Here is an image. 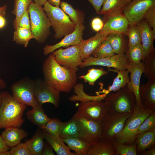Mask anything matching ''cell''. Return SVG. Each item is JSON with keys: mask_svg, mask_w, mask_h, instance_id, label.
I'll use <instances>...</instances> for the list:
<instances>
[{"mask_svg": "<svg viewBox=\"0 0 155 155\" xmlns=\"http://www.w3.org/2000/svg\"><path fill=\"white\" fill-rule=\"evenodd\" d=\"M42 71L44 82L60 92H69L77 82V71L60 65L53 54L44 61Z\"/></svg>", "mask_w": 155, "mask_h": 155, "instance_id": "1", "label": "cell"}, {"mask_svg": "<svg viewBox=\"0 0 155 155\" xmlns=\"http://www.w3.org/2000/svg\"><path fill=\"white\" fill-rule=\"evenodd\" d=\"M0 106V129L20 127L24 121L23 118L26 105L15 100L6 91L1 92Z\"/></svg>", "mask_w": 155, "mask_h": 155, "instance_id": "2", "label": "cell"}, {"mask_svg": "<svg viewBox=\"0 0 155 155\" xmlns=\"http://www.w3.org/2000/svg\"><path fill=\"white\" fill-rule=\"evenodd\" d=\"M155 112V109L136 105L131 115L126 121L123 129L114 140L126 144H130L135 142L140 126L148 117Z\"/></svg>", "mask_w": 155, "mask_h": 155, "instance_id": "3", "label": "cell"}, {"mask_svg": "<svg viewBox=\"0 0 155 155\" xmlns=\"http://www.w3.org/2000/svg\"><path fill=\"white\" fill-rule=\"evenodd\" d=\"M30 22V30L34 39L39 43H44L50 34L51 24L42 6L33 2L28 9Z\"/></svg>", "mask_w": 155, "mask_h": 155, "instance_id": "4", "label": "cell"}, {"mask_svg": "<svg viewBox=\"0 0 155 155\" xmlns=\"http://www.w3.org/2000/svg\"><path fill=\"white\" fill-rule=\"evenodd\" d=\"M104 100L108 112L113 113L131 112L136 105L135 96L127 85L115 93H109Z\"/></svg>", "mask_w": 155, "mask_h": 155, "instance_id": "5", "label": "cell"}, {"mask_svg": "<svg viewBox=\"0 0 155 155\" xmlns=\"http://www.w3.org/2000/svg\"><path fill=\"white\" fill-rule=\"evenodd\" d=\"M43 8L55 31L56 39H60L74 30L76 25L59 7L53 6L47 1Z\"/></svg>", "mask_w": 155, "mask_h": 155, "instance_id": "6", "label": "cell"}, {"mask_svg": "<svg viewBox=\"0 0 155 155\" xmlns=\"http://www.w3.org/2000/svg\"><path fill=\"white\" fill-rule=\"evenodd\" d=\"M132 112L124 113L108 112L100 122V140L112 141L123 129Z\"/></svg>", "mask_w": 155, "mask_h": 155, "instance_id": "7", "label": "cell"}, {"mask_svg": "<svg viewBox=\"0 0 155 155\" xmlns=\"http://www.w3.org/2000/svg\"><path fill=\"white\" fill-rule=\"evenodd\" d=\"M35 81L24 78L13 84L11 87L12 96L20 102L32 106L37 104L34 96Z\"/></svg>", "mask_w": 155, "mask_h": 155, "instance_id": "8", "label": "cell"}, {"mask_svg": "<svg viewBox=\"0 0 155 155\" xmlns=\"http://www.w3.org/2000/svg\"><path fill=\"white\" fill-rule=\"evenodd\" d=\"M155 5V0H131L123 9V15L130 26L138 24L143 20L147 10Z\"/></svg>", "mask_w": 155, "mask_h": 155, "instance_id": "9", "label": "cell"}, {"mask_svg": "<svg viewBox=\"0 0 155 155\" xmlns=\"http://www.w3.org/2000/svg\"><path fill=\"white\" fill-rule=\"evenodd\" d=\"M55 59L60 65L78 71L82 60L79 45H73L65 49L59 48L52 53Z\"/></svg>", "mask_w": 155, "mask_h": 155, "instance_id": "10", "label": "cell"}, {"mask_svg": "<svg viewBox=\"0 0 155 155\" xmlns=\"http://www.w3.org/2000/svg\"><path fill=\"white\" fill-rule=\"evenodd\" d=\"M129 64L125 54H119L103 58L90 56L82 60L79 67L83 68L88 66L97 65L113 67L118 70H125L127 69Z\"/></svg>", "mask_w": 155, "mask_h": 155, "instance_id": "11", "label": "cell"}, {"mask_svg": "<svg viewBox=\"0 0 155 155\" xmlns=\"http://www.w3.org/2000/svg\"><path fill=\"white\" fill-rule=\"evenodd\" d=\"M35 81L34 96L37 104L42 106L45 103H49L58 108L60 100V92L41 79H38Z\"/></svg>", "mask_w": 155, "mask_h": 155, "instance_id": "12", "label": "cell"}, {"mask_svg": "<svg viewBox=\"0 0 155 155\" xmlns=\"http://www.w3.org/2000/svg\"><path fill=\"white\" fill-rule=\"evenodd\" d=\"M108 112L106 104L102 100L80 102L76 113L88 119L100 122Z\"/></svg>", "mask_w": 155, "mask_h": 155, "instance_id": "13", "label": "cell"}, {"mask_svg": "<svg viewBox=\"0 0 155 155\" xmlns=\"http://www.w3.org/2000/svg\"><path fill=\"white\" fill-rule=\"evenodd\" d=\"M75 114L79 126V137L90 145L100 140V122L88 119L77 113Z\"/></svg>", "mask_w": 155, "mask_h": 155, "instance_id": "14", "label": "cell"}, {"mask_svg": "<svg viewBox=\"0 0 155 155\" xmlns=\"http://www.w3.org/2000/svg\"><path fill=\"white\" fill-rule=\"evenodd\" d=\"M106 20L102 28L94 36H107L110 34H126L129 26L127 19L122 13L106 16Z\"/></svg>", "mask_w": 155, "mask_h": 155, "instance_id": "15", "label": "cell"}, {"mask_svg": "<svg viewBox=\"0 0 155 155\" xmlns=\"http://www.w3.org/2000/svg\"><path fill=\"white\" fill-rule=\"evenodd\" d=\"M85 29L83 24L76 25L74 30L65 36L59 42L53 45H45L43 49L44 55H46L61 47L79 45L84 40L83 36Z\"/></svg>", "mask_w": 155, "mask_h": 155, "instance_id": "16", "label": "cell"}, {"mask_svg": "<svg viewBox=\"0 0 155 155\" xmlns=\"http://www.w3.org/2000/svg\"><path fill=\"white\" fill-rule=\"evenodd\" d=\"M127 70L130 74V81L127 85L135 96L136 105L143 107L140 99L139 89L140 79L144 72L143 63L141 62L136 64L129 63L127 66Z\"/></svg>", "mask_w": 155, "mask_h": 155, "instance_id": "17", "label": "cell"}, {"mask_svg": "<svg viewBox=\"0 0 155 155\" xmlns=\"http://www.w3.org/2000/svg\"><path fill=\"white\" fill-rule=\"evenodd\" d=\"M137 25L141 30L143 52L142 61H143L147 56L155 50L153 43L155 34L145 20H142Z\"/></svg>", "mask_w": 155, "mask_h": 155, "instance_id": "18", "label": "cell"}, {"mask_svg": "<svg viewBox=\"0 0 155 155\" xmlns=\"http://www.w3.org/2000/svg\"><path fill=\"white\" fill-rule=\"evenodd\" d=\"M139 94L143 107L155 109V79H148L146 83L140 85Z\"/></svg>", "mask_w": 155, "mask_h": 155, "instance_id": "19", "label": "cell"}, {"mask_svg": "<svg viewBox=\"0 0 155 155\" xmlns=\"http://www.w3.org/2000/svg\"><path fill=\"white\" fill-rule=\"evenodd\" d=\"M1 135L7 146L11 148L20 143L27 136L28 133L19 127H9L5 129Z\"/></svg>", "mask_w": 155, "mask_h": 155, "instance_id": "20", "label": "cell"}, {"mask_svg": "<svg viewBox=\"0 0 155 155\" xmlns=\"http://www.w3.org/2000/svg\"><path fill=\"white\" fill-rule=\"evenodd\" d=\"M137 154L155 146V128L136 136L135 140Z\"/></svg>", "mask_w": 155, "mask_h": 155, "instance_id": "21", "label": "cell"}, {"mask_svg": "<svg viewBox=\"0 0 155 155\" xmlns=\"http://www.w3.org/2000/svg\"><path fill=\"white\" fill-rule=\"evenodd\" d=\"M106 37L94 36L87 40H84L79 45L82 60L90 56Z\"/></svg>", "mask_w": 155, "mask_h": 155, "instance_id": "22", "label": "cell"}, {"mask_svg": "<svg viewBox=\"0 0 155 155\" xmlns=\"http://www.w3.org/2000/svg\"><path fill=\"white\" fill-rule=\"evenodd\" d=\"M84 85L82 83L76 84L73 88L74 92V94L69 98L68 100L72 102L80 101L84 102L90 101L104 100L107 94L103 93L96 96H90L86 94L84 91Z\"/></svg>", "mask_w": 155, "mask_h": 155, "instance_id": "23", "label": "cell"}, {"mask_svg": "<svg viewBox=\"0 0 155 155\" xmlns=\"http://www.w3.org/2000/svg\"><path fill=\"white\" fill-rule=\"evenodd\" d=\"M88 155H116L111 141L100 140L90 146Z\"/></svg>", "mask_w": 155, "mask_h": 155, "instance_id": "24", "label": "cell"}, {"mask_svg": "<svg viewBox=\"0 0 155 155\" xmlns=\"http://www.w3.org/2000/svg\"><path fill=\"white\" fill-rule=\"evenodd\" d=\"M44 131V130H43ZM44 138L58 155H76L71 152L60 136L55 137L44 131Z\"/></svg>", "mask_w": 155, "mask_h": 155, "instance_id": "25", "label": "cell"}, {"mask_svg": "<svg viewBox=\"0 0 155 155\" xmlns=\"http://www.w3.org/2000/svg\"><path fill=\"white\" fill-rule=\"evenodd\" d=\"M79 125L75 114L68 121L62 122L59 135L62 138L79 137Z\"/></svg>", "mask_w": 155, "mask_h": 155, "instance_id": "26", "label": "cell"}, {"mask_svg": "<svg viewBox=\"0 0 155 155\" xmlns=\"http://www.w3.org/2000/svg\"><path fill=\"white\" fill-rule=\"evenodd\" d=\"M26 115L28 118L33 124L40 128L44 126L50 119L45 114L42 106L37 104L28 111Z\"/></svg>", "mask_w": 155, "mask_h": 155, "instance_id": "27", "label": "cell"}, {"mask_svg": "<svg viewBox=\"0 0 155 155\" xmlns=\"http://www.w3.org/2000/svg\"><path fill=\"white\" fill-rule=\"evenodd\" d=\"M127 3L126 0H106L99 14L110 16L122 13Z\"/></svg>", "mask_w": 155, "mask_h": 155, "instance_id": "28", "label": "cell"}, {"mask_svg": "<svg viewBox=\"0 0 155 155\" xmlns=\"http://www.w3.org/2000/svg\"><path fill=\"white\" fill-rule=\"evenodd\" d=\"M109 70H112L117 72V76L114 79L112 85L110 86L106 90H104L103 93L108 94L111 91L116 92L126 86L130 81L129 76V71L128 70H118L111 69H108Z\"/></svg>", "mask_w": 155, "mask_h": 155, "instance_id": "29", "label": "cell"}, {"mask_svg": "<svg viewBox=\"0 0 155 155\" xmlns=\"http://www.w3.org/2000/svg\"><path fill=\"white\" fill-rule=\"evenodd\" d=\"M44 138V131L38 129L31 139L25 141L31 155H42Z\"/></svg>", "mask_w": 155, "mask_h": 155, "instance_id": "30", "label": "cell"}, {"mask_svg": "<svg viewBox=\"0 0 155 155\" xmlns=\"http://www.w3.org/2000/svg\"><path fill=\"white\" fill-rule=\"evenodd\" d=\"M70 150H73L76 155H88L91 145L79 137L62 138Z\"/></svg>", "mask_w": 155, "mask_h": 155, "instance_id": "31", "label": "cell"}, {"mask_svg": "<svg viewBox=\"0 0 155 155\" xmlns=\"http://www.w3.org/2000/svg\"><path fill=\"white\" fill-rule=\"evenodd\" d=\"M60 6L61 9L68 16L75 25L84 23V16L82 11L75 9L66 2H61Z\"/></svg>", "mask_w": 155, "mask_h": 155, "instance_id": "32", "label": "cell"}, {"mask_svg": "<svg viewBox=\"0 0 155 155\" xmlns=\"http://www.w3.org/2000/svg\"><path fill=\"white\" fill-rule=\"evenodd\" d=\"M122 35L113 33L109 34L106 37L115 54H124L127 51L126 44Z\"/></svg>", "mask_w": 155, "mask_h": 155, "instance_id": "33", "label": "cell"}, {"mask_svg": "<svg viewBox=\"0 0 155 155\" xmlns=\"http://www.w3.org/2000/svg\"><path fill=\"white\" fill-rule=\"evenodd\" d=\"M33 38L30 29L18 27L14 32L13 41L27 47L29 41Z\"/></svg>", "mask_w": 155, "mask_h": 155, "instance_id": "34", "label": "cell"}, {"mask_svg": "<svg viewBox=\"0 0 155 155\" xmlns=\"http://www.w3.org/2000/svg\"><path fill=\"white\" fill-rule=\"evenodd\" d=\"M32 0H14V8L11 13L15 16L13 21V26L15 30L18 27L19 19L22 14L28 10Z\"/></svg>", "mask_w": 155, "mask_h": 155, "instance_id": "35", "label": "cell"}, {"mask_svg": "<svg viewBox=\"0 0 155 155\" xmlns=\"http://www.w3.org/2000/svg\"><path fill=\"white\" fill-rule=\"evenodd\" d=\"M143 61V73L145 77L148 79H155V50L147 56Z\"/></svg>", "mask_w": 155, "mask_h": 155, "instance_id": "36", "label": "cell"}, {"mask_svg": "<svg viewBox=\"0 0 155 155\" xmlns=\"http://www.w3.org/2000/svg\"><path fill=\"white\" fill-rule=\"evenodd\" d=\"M116 155H137L135 142L130 144L119 142L114 140L112 141Z\"/></svg>", "mask_w": 155, "mask_h": 155, "instance_id": "37", "label": "cell"}, {"mask_svg": "<svg viewBox=\"0 0 155 155\" xmlns=\"http://www.w3.org/2000/svg\"><path fill=\"white\" fill-rule=\"evenodd\" d=\"M126 52V57L129 63L138 64L142 60L143 52L142 44L128 48Z\"/></svg>", "mask_w": 155, "mask_h": 155, "instance_id": "38", "label": "cell"}, {"mask_svg": "<svg viewBox=\"0 0 155 155\" xmlns=\"http://www.w3.org/2000/svg\"><path fill=\"white\" fill-rule=\"evenodd\" d=\"M115 54L114 51L110 44L106 38L96 49L92 55L96 58H103L111 57Z\"/></svg>", "mask_w": 155, "mask_h": 155, "instance_id": "39", "label": "cell"}, {"mask_svg": "<svg viewBox=\"0 0 155 155\" xmlns=\"http://www.w3.org/2000/svg\"><path fill=\"white\" fill-rule=\"evenodd\" d=\"M125 34L129 38L128 48L141 44V30L138 25L129 27Z\"/></svg>", "mask_w": 155, "mask_h": 155, "instance_id": "40", "label": "cell"}, {"mask_svg": "<svg viewBox=\"0 0 155 155\" xmlns=\"http://www.w3.org/2000/svg\"><path fill=\"white\" fill-rule=\"evenodd\" d=\"M108 72L102 68L100 69L92 68L89 69L86 75H81L78 78L83 79L85 82L88 83L90 85L93 86L98 79Z\"/></svg>", "mask_w": 155, "mask_h": 155, "instance_id": "41", "label": "cell"}, {"mask_svg": "<svg viewBox=\"0 0 155 155\" xmlns=\"http://www.w3.org/2000/svg\"><path fill=\"white\" fill-rule=\"evenodd\" d=\"M62 122L57 118L50 119L47 123L40 128L52 136L59 137Z\"/></svg>", "mask_w": 155, "mask_h": 155, "instance_id": "42", "label": "cell"}, {"mask_svg": "<svg viewBox=\"0 0 155 155\" xmlns=\"http://www.w3.org/2000/svg\"><path fill=\"white\" fill-rule=\"evenodd\" d=\"M155 128V112L148 117L141 125L136 136Z\"/></svg>", "mask_w": 155, "mask_h": 155, "instance_id": "43", "label": "cell"}, {"mask_svg": "<svg viewBox=\"0 0 155 155\" xmlns=\"http://www.w3.org/2000/svg\"><path fill=\"white\" fill-rule=\"evenodd\" d=\"M11 155H31V153L26 143L20 142L11 148Z\"/></svg>", "mask_w": 155, "mask_h": 155, "instance_id": "44", "label": "cell"}, {"mask_svg": "<svg viewBox=\"0 0 155 155\" xmlns=\"http://www.w3.org/2000/svg\"><path fill=\"white\" fill-rule=\"evenodd\" d=\"M144 18L155 34V5L150 8L147 11Z\"/></svg>", "mask_w": 155, "mask_h": 155, "instance_id": "45", "label": "cell"}, {"mask_svg": "<svg viewBox=\"0 0 155 155\" xmlns=\"http://www.w3.org/2000/svg\"><path fill=\"white\" fill-rule=\"evenodd\" d=\"M28 10L21 16L19 21L18 27L30 29V22Z\"/></svg>", "mask_w": 155, "mask_h": 155, "instance_id": "46", "label": "cell"}, {"mask_svg": "<svg viewBox=\"0 0 155 155\" xmlns=\"http://www.w3.org/2000/svg\"><path fill=\"white\" fill-rule=\"evenodd\" d=\"M104 25L103 22L99 18H94L92 21L91 26L92 29L97 32L102 29Z\"/></svg>", "mask_w": 155, "mask_h": 155, "instance_id": "47", "label": "cell"}, {"mask_svg": "<svg viewBox=\"0 0 155 155\" xmlns=\"http://www.w3.org/2000/svg\"><path fill=\"white\" fill-rule=\"evenodd\" d=\"M92 5L97 14H99L101 6L106 0H87Z\"/></svg>", "mask_w": 155, "mask_h": 155, "instance_id": "48", "label": "cell"}, {"mask_svg": "<svg viewBox=\"0 0 155 155\" xmlns=\"http://www.w3.org/2000/svg\"><path fill=\"white\" fill-rule=\"evenodd\" d=\"M54 154L53 149L50 145L49 146L47 145L44 146L42 155H54Z\"/></svg>", "mask_w": 155, "mask_h": 155, "instance_id": "49", "label": "cell"}, {"mask_svg": "<svg viewBox=\"0 0 155 155\" xmlns=\"http://www.w3.org/2000/svg\"><path fill=\"white\" fill-rule=\"evenodd\" d=\"M9 148V147L7 146L2 136L0 135V154L8 151Z\"/></svg>", "mask_w": 155, "mask_h": 155, "instance_id": "50", "label": "cell"}, {"mask_svg": "<svg viewBox=\"0 0 155 155\" xmlns=\"http://www.w3.org/2000/svg\"><path fill=\"white\" fill-rule=\"evenodd\" d=\"M141 155H155V146H153L144 151L140 154Z\"/></svg>", "mask_w": 155, "mask_h": 155, "instance_id": "51", "label": "cell"}, {"mask_svg": "<svg viewBox=\"0 0 155 155\" xmlns=\"http://www.w3.org/2000/svg\"><path fill=\"white\" fill-rule=\"evenodd\" d=\"M51 5L56 7H59L61 0H47Z\"/></svg>", "mask_w": 155, "mask_h": 155, "instance_id": "52", "label": "cell"}, {"mask_svg": "<svg viewBox=\"0 0 155 155\" xmlns=\"http://www.w3.org/2000/svg\"><path fill=\"white\" fill-rule=\"evenodd\" d=\"M6 20L4 16L0 15V29L3 28L6 24Z\"/></svg>", "mask_w": 155, "mask_h": 155, "instance_id": "53", "label": "cell"}, {"mask_svg": "<svg viewBox=\"0 0 155 155\" xmlns=\"http://www.w3.org/2000/svg\"><path fill=\"white\" fill-rule=\"evenodd\" d=\"M7 7V6L6 5L0 7V15L3 16H6Z\"/></svg>", "mask_w": 155, "mask_h": 155, "instance_id": "54", "label": "cell"}, {"mask_svg": "<svg viewBox=\"0 0 155 155\" xmlns=\"http://www.w3.org/2000/svg\"><path fill=\"white\" fill-rule=\"evenodd\" d=\"M32 1L36 4L41 6L47 1V0H32Z\"/></svg>", "mask_w": 155, "mask_h": 155, "instance_id": "55", "label": "cell"}, {"mask_svg": "<svg viewBox=\"0 0 155 155\" xmlns=\"http://www.w3.org/2000/svg\"><path fill=\"white\" fill-rule=\"evenodd\" d=\"M6 86L7 85L5 82L0 77V90L5 88Z\"/></svg>", "mask_w": 155, "mask_h": 155, "instance_id": "56", "label": "cell"}, {"mask_svg": "<svg viewBox=\"0 0 155 155\" xmlns=\"http://www.w3.org/2000/svg\"><path fill=\"white\" fill-rule=\"evenodd\" d=\"M0 155H11L10 151H6L3 152L0 154Z\"/></svg>", "mask_w": 155, "mask_h": 155, "instance_id": "57", "label": "cell"}, {"mask_svg": "<svg viewBox=\"0 0 155 155\" xmlns=\"http://www.w3.org/2000/svg\"><path fill=\"white\" fill-rule=\"evenodd\" d=\"M1 99H2L1 92H0V106L1 105Z\"/></svg>", "mask_w": 155, "mask_h": 155, "instance_id": "58", "label": "cell"}, {"mask_svg": "<svg viewBox=\"0 0 155 155\" xmlns=\"http://www.w3.org/2000/svg\"><path fill=\"white\" fill-rule=\"evenodd\" d=\"M131 0H126L127 2L128 3L129 2H130L131 1Z\"/></svg>", "mask_w": 155, "mask_h": 155, "instance_id": "59", "label": "cell"}]
</instances>
